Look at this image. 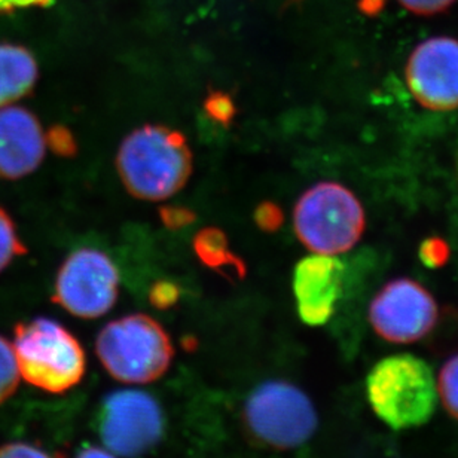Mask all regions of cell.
<instances>
[{
  "mask_svg": "<svg viewBox=\"0 0 458 458\" xmlns=\"http://www.w3.org/2000/svg\"><path fill=\"white\" fill-rule=\"evenodd\" d=\"M20 378L13 345L0 336V405L15 393Z\"/></svg>",
  "mask_w": 458,
  "mask_h": 458,
  "instance_id": "cell-16",
  "label": "cell"
},
{
  "mask_svg": "<svg viewBox=\"0 0 458 458\" xmlns=\"http://www.w3.org/2000/svg\"><path fill=\"white\" fill-rule=\"evenodd\" d=\"M386 0H359V8L368 15H377L384 8Z\"/></svg>",
  "mask_w": 458,
  "mask_h": 458,
  "instance_id": "cell-27",
  "label": "cell"
},
{
  "mask_svg": "<svg viewBox=\"0 0 458 458\" xmlns=\"http://www.w3.org/2000/svg\"><path fill=\"white\" fill-rule=\"evenodd\" d=\"M118 287L111 258L96 249H80L63 262L54 301L76 318H102L118 300Z\"/></svg>",
  "mask_w": 458,
  "mask_h": 458,
  "instance_id": "cell-8",
  "label": "cell"
},
{
  "mask_svg": "<svg viewBox=\"0 0 458 458\" xmlns=\"http://www.w3.org/2000/svg\"><path fill=\"white\" fill-rule=\"evenodd\" d=\"M397 2L417 15H435L446 11L457 0H397Z\"/></svg>",
  "mask_w": 458,
  "mask_h": 458,
  "instance_id": "cell-22",
  "label": "cell"
},
{
  "mask_svg": "<svg viewBox=\"0 0 458 458\" xmlns=\"http://www.w3.org/2000/svg\"><path fill=\"white\" fill-rule=\"evenodd\" d=\"M437 396L446 412L458 420V352L444 363L437 378Z\"/></svg>",
  "mask_w": 458,
  "mask_h": 458,
  "instance_id": "cell-15",
  "label": "cell"
},
{
  "mask_svg": "<svg viewBox=\"0 0 458 458\" xmlns=\"http://www.w3.org/2000/svg\"><path fill=\"white\" fill-rule=\"evenodd\" d=\"M343 287V265L332 256H309L296 265L293 292L302 322L320 327L332 318Z\"/></svg>",
  "mask_w": 458,
  "mask_h": 458,
  "instance_id": "cell-12",
  "label": "cell"
},
{
  "mask_svg": "<svg viewBox=\"0 0 458 458\" xmlns=\"http://www.w3.org/2000/svg\"><path fill=\"white\" fill-rule=\"evenodd\" d=\"M179 300V287L172 282H158L150 291V302L158 309H168Z\"/></svg>",
  "mask_w": 458,
  "mask_h": 458,
  "instance_id": "cell-23",
  "label": "cell"
},
{
  "mask_svg": "<svg viewBox=\"0 0 458 458\" xmlns=\"http://www.w3.org/2000/svg\"><path fill=\"white\" fill-rule=\"evenodd\" d=\"M47 149L42 125L20 106L0 109V177L21 179L39 167Z\"/></svg>",
  "mask_w": 458,
  "mask_h": 458,
  "instance_id": "cell-11",
  "label": "cell"
},
{
  "mask_svg": "<svg viewBox=\"0 0 458 458\" xmlns=\"http://www.w3.org/2000/svg\"><path fill=\"white\" fill-rule=\"evenodd\" d=\"M47 145L51 148L54 154L60 155V157H73L78 150V143H76L73 132L62 125H55L49 130Z\"/></svg>",
  "mask_w": 458,
  "mask_h": 458,
  "instance_id": "cell-19",
  "label": "cell"
},
{
  "mask_svg": "<svg viewBox=\"0 0 458 458\" xmlns=\"http://www.w3.org/2000/svg\"><path fill=\"white\" fill-rule=\"evenodd\" d=\"M251 435L278 450L298 448L318 428L313 402L295 384L269 381L251 393L244 406Z\"/></svg>",
  "mask_w": 458,
  "mask_h": 458,
  "instance_id": "cell-6",
  "label": "cell"
},
{
  "mask_svg": "<svg viewBox=\"0 0 458 458\" xmlns=\"http://www.w3.org/2000/svg\"><path fill=\"white\" fill-rule=\"evenodd\" d=\"M204 111L213 121L228 125L235 114V105L228 94L222 93V91H212L204 102Z\"/></svg>",
  "mask_w": 458,
  "mask_h": 458,
  "instance_id": "cell-18",
  "label": "cell"
},
{
  "mask_svg": "<svg viewBox=\"0 0 458 458\" xmlns=\"http://www.w3.org/2000/svg\"><path fill=\"white\" fill-rule=\"evenodd\" d=\"M283 221H284V215L277 204L265 201V203L259 204L255 210L256 225L267 233L277 231L283 225Z\"/></svg>",
  "mask_w": 458,
  "mask_h": 458,
  "instance_id": "cell-20",
  "label": "cell"
},
{
  "mask_svg": "<svg viewBox=\"0 0 458 458\" xmlns=\"http://www.w3.org/2000/svg\"><path fill=\"white\" fill-rule=\"evenodd\" d=\"M96 352L107 372L128 384L152 383L172 365L174 350L167 332L145 314H131L103 327Z\"/></svg>",
  "mask_w": 458,
  "mask_h": 458,
  "instance_id": "cell-4",
  "label": "cell"
},
{
  "mask_svg": "<svg viewBox=\"0 0 458 458\" xmlns=\"http://www.w3.org/2000/svg\"><path fill=\"white\" fill-rule=\"evenodd\" d=\"M13 352L21 378L48 393H64L84 378L87 359L80 341L53 318L15 327Z\"/></svg>",
  "mask_w": 458,
  "mask_h": 458,
  "instance_id": "cell-3",
  "label": "cell"
},
{
  "mask_svg": "<svg viewBox=\"0 0 458 458\" xmlns=\"http://www.w3.org/2000/svg\"><path fill=\"white\" fill-rule=\"evenodd\" d=\"M24 253H26V247L20 242L13 222L11 221L8 213L4 212V208H0V273L17 256Z\"/></svg>",
  "mask_w": 458,
  "mask_h": 458,
  "instance_id": "cell-17",
  "label": "cell"
},
{
  "mask_svg": "<svg viewBox=\"0 0 458 458\" xmlns=\"http://www.w3.org/2000/svg\"><path fill=\"white\" fill-rule=\"evenodd\" d=\"M448 255H450L448 246L439 238H432V240L424 242L423 246L420 249V256L424 264L428 267H441L445 264Z\"/></svg>",
  "mask_w": 458,
  "mask_h": 458,
  "instance_id": "cell-21",
  "label": "cell"
},
{
  "mask_svg": "<svg viewBox=\"0 0 458 458\" xmlns=\"http://www.w3.org/2000/svg\"><path fill=\"white\" fill-rule=\"evenodd\" d=\"M437 301L420 283L410 278L388 282L369 307L370 327L377 335L393 344L423 340L437 327Z\"/></svg>",
  "mask_w": 458,
  "mask_h": 458,
  "instance_id": "cell-9",
  "label": "cell"
},
{
  "mask_svg": "<svg viewBox=\"0 0 458 458\" xmlns=\"http://www.w3.org/2000/svg\"><path fill=\"white\" fill-rule=\"evenodd\" d=\"M195 255L206 267L242 277L246 267L229 249L228 237L219 228H204L194 238Z\"/></svg>",
  "mask_w": 458,
  "mask_h": 458,
  "instance_id": "cell-14",
  "label": "cell"
},
{
  "mask_svg": "<svg viewBox=\"0 0 458 458\" xmlns=\"http://www.w3.org/2000/svg\"><path fill=\"white\" fill-rule=\"evenodd\" d=\"M163 432V411L148 393L118 390L103 401L98 433L112 454L140 457L157 445Z\"/></svg>",
  "mask_w": 458,
  "mask_h": 458,
  "instance_id": "cell-7",
  "label": "cell"
},
{
  "mask_svg": "<svg viewBox=\"0 0 458 458\" xmlns=\"http://www.w3.org/2000/svg\"><path fill=\"white\" fill-rule=\"evenodd\" d=\"M0 458H54L47 451L24 442H11L0 446Z\"/></svg>",
  "mask_w": 458,
  "mask_h": 458,
  "instance_id": "cell-24",
  "label": "cell"
},
{
  "mask_svg": "<svg viewBox=\"0 0 458 458\" xmlns=\"http://www.w3.org/2000/svg\"><path fill=\"white\" fill-rule=\"evenodd\" d=\"M78 458H116L111 451L102 450V448H87L82 451Z\"/></svg>",
  "mask_w": 458,
  "mask_h": 458,
  "instance_id": "cell-28",
  "label": "cell"
},
{
  "mask_svg": "<svg viewBox=\"0 0 458 458\" xmlns=\"http://www.w3.org/2000/svg\"><path fill=\"white\" fill-rule=\"evenodd\" d=\"M406 82L426 109H458V40L437 36L421 42L406 64Z\"/></svg>",
  "mask_w": 458,
  "mask_h": 458,
  "instance_id": "cell-10",
  "label": "cell"
},
{
  "mask_svg": "<svg viewBox=\"0 0 458 458\" xmlns=\"http://www.w3.org/2000/svg\"><path fill=\"white\" fill-rule=\"evenodd\" d=\"M53 0H0V13H13L15 9L47 6Z\"/></svg>",
  "mask_w": 458,
  "mask_h": 458,
  "instance_id": "cell-26",
  "label": "cell"
},
{
  "mask_svg": "<svg viewBox=\"0 0 458 458\" xmlns=\"http://www.w3.org/2000/svg\"><path fill=\"white\" fill-rule=\"evenodd\" d=\"M161 219L167 228L179 229L192 224L194 213L183 208H161Z\"/></svg>",
  "mask_w": 458,
  "mask_h": 458,
  "instance_id": "cell-25",
  "label": "cell"
},
{
  "mask_svg": "<svg viewBox=\"0 0 458 458\" xmlns=\"http://www.w3.org/2000/svg\"><path fill=\"white\" fill-rule=\"evenodd\" d=\"M296 235L318 255L350 250L365 231V212L356 195L335 182L310 188L293 210Z\"/></svg>",
  "mask_w": 458,
  "mask_h": 458,
  "instance_id": "cell-5",
  "label": "cell"
},
{
  "mask_svg": "<svg viewBox=\"0 0 458 458\" xmlns=\"http://www.w3.org/2000/svg\"><path fill=\"white\" fill-rule=\"evenodd\" d=\"M366 394L375 414L394 430L428 423L439 399L430 366L412 354L379 360L366 378Z\"/></svg>",
  "mask_w": 458,
  "mask_h": 458,
  "instance_id": "cell-2",
  "label": "cell"
},
{
  "mask_svg": "<svg viewBox=\"0 0 458 458\" xmlns=\"http://www.w3.org/2000/svg\"><path fill=\"white\" fill-rule=\"evenodd\" d=\"M38 80V64L29 49L0 44V107L30 93Z\"/></svg>",
  "mask_w": 458,
  "mask_h": 458,
  "instance_id": "cell-13",
  "label": "cell"
},
{
  "mask_svg": "<svg viewBox=\"0 0 458 458\" xmlns=\"http://www.w3.org/2000/svg\"><path fill=\"white\" fill-rule=\"evenodd\" d=\"M116 168L130 194L164 201L186 185L192 154L185 136L163 125H143L119 146Z\"/></svg>",
  "mask_w": 458,
  "mask_h": 458,
  "instance_id": "cell-1",
  "label": "cell"
}]
</instances>
